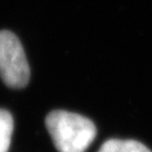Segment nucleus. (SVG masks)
I'll return each mask as SVG.
<instances>
[{"mask_svg": "<svg viewBox=\"0 0 152 152\" xmlns=\"http://www.w3.org/2000/svg\"><path fill=\"white\" fill-rule=\"evenodd\" d=\"M97 152H152L144 144L134 140H109Z\"/></svg>", "mask_w": 152, "mask_h": 152, "instance_id": "3", "label": "nucleus"}, {"mask_svg": "<svg viewBox=\"0 0 152 152\" xmlns=\"http://www.w3.org/2000/svg\"><path fill=\"white\" fill-rule=\"evenodd\" d=\"M14 121L10 112L0 109V152H7L11 144Z\"/></svg>", "mask_w": 152, "mask_h": 152, "instance_id": "4", "label": "nucleus"}, {"mask_svg": "<svg viewBox=\"0 0 152 152\" xmlns=\"http://www.w3.org/2000/svg\"><path fill=\"white\" fill-rule=\"evenodd\" d=\"M0 76L14 89L26 87L30 80V66L23 48L14 33L0 31Z\"/></svg>", "mask_w": 152, "mask_h": 152, "instance_id": "2", "label": "nucleus"}, {"mask_svg": "<svg viewBox=\"0 0 152 152\" xmlns=\"http://www.w3.org/2000/svg\"><path fill=\"white\" fill-rule=\"evenodd\" d=\"M45 127L59 152H85L96 136V127L90 119L64 110L48 114Z\"/></svg>", "mask_w": 152, "mask_h": 152, "instance_id": "1", "label": "nucleus"}]
</instances>
